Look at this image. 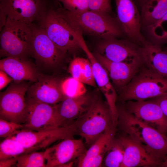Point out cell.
<instances>
[{
	"label": "cell",
	"mask_w": 167,
	"mask_h": 167,
	"mask_svg": "<svg viewBox=\"0 0 167 167\" xmlns=\"http://www.w3.org/2000/svg\"><path fill=\"white\" fill-rule=\"evenodd\" d=\"M122 103L126 109L136 117L166 135L167 117L154 101L130 100Z\"/></svg>",
	"instance_id": "9a60e30c"
},
{
	"label": "cell",
	"mask_w": 167,
	"mask_h": 167,
	"mask_svg": "<svg viewBox=\"0 0 167 167\" xmlns=\"http://www.w3.org/2000/svg\"><path fill=\"white\" fill-rule=\"evenodd\" d=\"M117 130L139 144L159 165L167 157V136L129 112L123 103H117Z\"/></svg>",
	"instance_id": "6da1fadb"
},
{
	"label": "cell",
	"mask_w": 167,
	"mask_h": 167,
	"mask_svg": "<svg viewBox=\"0 0 167 167\" xmlns=\"http://www.w3.org/2000/svg\"><path fill=\"white\" fill-rule=\"evenodd\" d=\"M27 153L28 150L12 138H6L0 143V160L17 157Z\"/></svg>",
	"instance_id": "4316f807"
},
{
	"label": "cell",
	"mask_w": 167,
	"mask_h": 167,
	"mask_svg": "<svg viewBox=\"0 0 167 167\" xmlns=\"http://www.w3.org/2000/svg\"><path fill=\"white\" fill-rule=\"evenodd\" d=\"M61 82L53 77L38 75L37 80L29 86L27 98L55 105L65 98L61 90Z\"/></svg>",
	"instance_id": "d6986e66"
},
{
	"label": "cell",
	"mask_w": 167,
	"mask_h": 167,
	"mask_svg": "<svg viewBox=\"0 0 167 167\" xmlns=\"http://www.w3.org/2000/svg\"><path fill=\"white\" fill-rule=\"evenodd\" d=\"M61 2L64 9L71 12L80 13L89 10L88 0H56Z\"/></svg>",
	"instance_id": "4dcf8cb0"
},
{
	"label": "cell",
	"mask_w": 167,
	"mask_h": 167,
	"mask_svg": "<svg viewBox=\"0 0 167 167\" xmlns=\"http://www.w3.org/2000/svg\"><path fill=\"white\" fill-rule=\"evenodd\" d=\"M17 167H46L44 151L32 152L23 154L18 157Z\"/></svg>",
	"instance_id": "f1b7e54d"
},
{
	"label": "cell",
	"mask_w": 167,
	"mask_h": 167,
	"mask_svg": "<svg viewBox=\"0 0 167 167\" xmlns=\"http://www.w3.org/2000/svg\"><path fill=\"white\" fill-rule=\"evenodd\" d=\"M60 9L64 17L76 25L82 33L84 32L101 39L118 38L124 34L117 19L109 14L90 10L75 13L64 8Z\"/></svg>",
	"instance_id": "3957f363"
},
{
	"label": "cell",
	"mask_w": 167,
	"mask_h": 167,
	"mask_svg": "<svg viewBox=\"0 0 167 167\" xmlns=\"http://www.w3.org/2000/svg\"><path fill=\"white\" fill-rule=\"evenodd\" d=\"M160 167H167V157L162 163Z\"/></svg>",
	"instance_id": "f35d334b"
},
{
	"label": "cell",
	"mask_w": 167,
	"mask_h": 167,
	"mask_svg": "<svg viewBox=\"0 0 167 167\" xmlns=\"http://www.w3.org/2000/svg\"><path fill=\"white\" fill-rule=\"evenodd\" d=\"M30 26L33 32L32 56L38 62L49 67L58 65L66 54L59 49L44 30L36 24Z\"/></svg>",
	"instance_id": "5bb4252c"
},
{
	"label": "cell",
	"mask_w": 167,
	"mask_h": 167,
	"mask_svg": "<svg viewBox=\"0 0 167 167\" xmlns=\"http://www.w3.org/2000/svg\"><path fill=\"white\" fill-rule=\"evenodd\" d=\"M124 154L123 146L116 133L105 152L102 166L121 167Z\"/></svg>",
	"instance_id": "d4e9b609"
},
{
	"label": "cell",
	"mask_w": 167,
	"mask_h": 167,
	"mask_svg": "<svg viewBox=\"0 0 167 167\" xmlns=\"http://www.w3.org/2000/svg\"><path fill=\"white\" fill-rule=\"evenodd\" d=\"M18 157H13L0 160V167H10L16 166Z\"/></svg>",
	"instance_id": "8d00e7d4"
},
{
	"label": "cell",
	"mask_w": 167,
	"mask_h": 167,
	"mask_svg": "<svg viewBox=\"0 0 167 167\" xmlns=\"http://www.w3.org/2000/svg\"><path fill=\"white\" fill-rule=\"evenodd\" d=\"M84 58L77 57L71 62L68 67V72L71 76L81 81Z\"/></svg>",
	"instance_id": "836d02e7"
},
{
	"label": "cell",
	"mask_w": 167,
	"mask_h": 167,
	"mask_svg": "<svg viewBox=\"0 0 167 167\" xmlns=\"http://www.w3.org/2000/svg\"><path fill=\"white\" fill-rule=\"evenodd\" d=\"M87 150L81 139L70 138L62 140L44 151L46 167L71 166L73 161L77 160Z\"/></svg>",
	"instance_id": "30bf717a"
},
{
	"label": "cell",
	"mask_w": 167,
	"mask_h": 167,
	"mask_svg": "<svg viewBox=\"0 0 167 167\" xmlns=\"http://www.w3.org/2000/svg\"><path fill=\"white\" fill-rule=\"evenodd\" d=\"M140 51L143 65L167 79V52L161 46L147 40L140 46Z\"/></svg>",
	"instance_id": "44dd1931"
},
{
	"label": "cell",
	"mask_w": 167,
	"mask_h": 167,
	"mask_svg": "<svg viewBox=\"0 0 167 167\" xmlns=\"http://www.w3.org/2000/svg\"><path fill=\"white\" fill-rule=\"evenodd\" d=\"M138 6L139 10H140L147 0H133Z\"/></svg>",
	"instance_id": "74e56055"
},
{
	"label": "cell",
	"mask_w": 167,
	"mask_h": 167,
	"mask_svg": "<svg viewBox=\"0 0 167 167\" xmlns=\"http://www.w3.org/2000/svg\"><path fill=\"white\" fill-rule=\"evenodd\" d=\"M117 19L128 39L141 46L147 40L141 32L139 9L133 0H115Z\"/></svg>",
	"instance_id": "8fae6325"
},
{
	"label": "cell",
	"mask_w": 167,
	"mask_h": 167,
	"mask_svg": "<svg viewBox=\"0 0 167 167\" xmlns=\"http://www.w3.org/2000/svg\"><path fill=\"white\" fill-rule=\"evenodd\" d=\"M167 94V79L143 64L131 81L118 94L117 100H145Z\"/></svg>",
	"instance_id": "5b68a950"
},
{
	"label": "cell",
	"mask_w": 167,
	"mask_h": 167,
	"mask_svg": "<svg viewBox=\"0 0 167 167\" xmlns=\"http://www.w3.org/2000/svg\"><path fill=\"white\" fill-rule=\"evenodd\" d=\"M165 51L167 52V46L165 47L163 49Z\"/></svg>",
	"instance_id": "ab89813d"
},
{
	"label": "cell",
	"mask_w": 167,
	"mask_h": 167,
	"mask_svg": "<svg viewBox=\"0 0 167 167\" xmlns=\"http://www.w3.org/2000/svg\"><path fill=\"white\" fill-rule=\"evenodd\" d=\"M117 132L114 126L102 134L89 148L85 153L77 159L78 167L82 163L100 155L105 156L107 150Z\"/></svg>",
	"instance_id": "603a6c76"
},
{
	"label": "cell",
	"mask_w": 167,
	"mask_h": 167,
	"mask_svg": "<svg viewBox=\"0 0 167 167\" xmlns=\"http://www.w3.org/2000/svg\"><path fill=\"white\" fill-rule=\"evenodd\" d=\"M42 29L60 50L66 54L81 49L75 28L63 16L59 8L53 6L35 23Z\"/></svg>",
	"instance_id": "277c9868"
},
{
	"label": "cell",
	"mask_w": 167,
	"mask_h": 167,
	"mask_svg": "<svg viewBox=\"0 0 167 167\" xmlns=\"http://www.w3.org/2000/svg\"><path fill=\"white\" fill-rule=\"evenodd\" d=\"M72 124L76 135L84 139L88 148L104 133L117 126L108 104L96 96L86 113Z\"/></svg>",
	"instance_id": "7a4b0ae2"
},
{
	"label": "cell",
	"mask_w": 167,
	"mask_h": 167,
	"mask_svg": "<svg viewBox=\"0 0 167 167\" xmlns=\"http://www.w3.org/2000/svg\"><path fill=\"white\" fill-rule=\"evenodd\" d=\"M0 31L1 57L27 59L32 55L33 36L30 26L7 18Z\"/></svg>",
	"instance_id": "8992f818"
},
{
	"label": "cell",
	"mask_w": 167,
	"mask_h": 167,
	"mask_svg": "<svg viewBox=\"0 0 167 167\" xmlns=\"http://www.w3.org/2000/svg\"><path fill=\"white\" fill-rule=\"evenodd\" d=\"M24 128L23 124L8 121L0 118V137L6 138L11 137Z\"/></svg>",
	"instance_id": "f546056e"
},
{
	"label": "cell",
	"mask_w": 167,
	"mask_h": 167,
	"mask_svg": "<svg viewBox=\"0 0 167 167\" xmlns=\"http://www.w3.org/2000/svg\"><path fill=\"white\" fill-rule=\"evenodd\" d=\"M140 11L142 27L145 28L167 12V0H147Z\"/></svg>",
	"instance_id": "cb8c5ba5"
},
{
	"label": "cell",
	"mask_w": 167,
	"mask_h": 167,
	"mask_svg": "<svg viewBox=\"0 0 167 167\" xmlns=\"http://www.w3.org/2000/svg\"><path fill=\"white\" fill-rule=\"evenodd\" d=\"M145 28L149 41L161 46L167 44V12L157 21Z\"/></svg>",
	"instance_id": "484cf974"
},
{
	"label": "cell",
	"mask_w": 167,
	"mask_h": 167,
	"mask_svg": "<svg viewBox=\"0 0 167 167\" xmlns=\"http://www.w3.org/2000/svg\"><path fill=\"white\" fill-rule=\"evenodd\" d=\"M151 99L157 103L167 117V94Z\"/></svg>",
	"instance_id": "e575fe53"
},
{
	"label": "cell",
	"mask_w": 167,
	"mask_h": 167,
	"mask_svg": "<svg viewBox=\"0 0 167 167\" xmlns=\"http://www.w3.org/2000/svg\"><path fill=\"white\" fill-rule=\"evenodd\" d=\"M13 80V79L4 71L0 70V89H2Z\"/></svg>",
	"instance_id": "d590c367"
},
{
	"label": "cell",
	"mask_w": 167,
	"mask_h": 167,
	"mask_svg": "<svg viewBox=\"0 0 167 167\" xmlns=\"http://www.w3.org/2000/svg\"><path fill=\"white\" fill-rule=\"evenodd\" d=\"M77 38L81 49L85 53L91 64L96 84L106 99L114 119L117 120L118 116L117 107L118 93L110 81L108 74L88 48L82 35H78Z\"/></svg>",
	"instance_id": "4fadbf2b"
},
{
	"label": "cell",
	"mask_w": 167,
	"mask_h": 167,
	"mask_svg": "<svg viewBox=\"0 0 167 167\" xmlns=\"http://www.w3.org/2000/svg\"><path fill=\"white\" fill-rule=\"evenodd\" d=\"M76 135L72 124L70 125L32 131L23 129L11 137L28 150V153L46 149L57 141L74 138Z\"/></svg>",
	"instance_id": "52a82bcc"
},
{
	"label": "cell",
	"mask_w": 167,
	"mask_h": 167,
	"mask_svg": "<svg viewBox=\"0 0 167 167\" xmlns=\"http://www.w3.org/2000/svg\"><path fill=\"white\" fill-rule=\"evenodd\" d=\"M111 0H88L89 10L109 14L111 11Z\"/></svg>",
	"instance_id": "1f68e13d"
},
{
	"label": "cell",
	"mask_w": 167,
	"mask_h": 167,
	"mask_svg": "<svg viewBox=\"0 0 167 167\" xmlns=\"http://www.w3.org/2000/svg\"><path fill=\"white\" fill-rule=\"evenodd\" d=\"M93 54L107 71L118 94L129 83L143 64L142 61L132 62L112 61L97 52Z\"/></svg>",
	"instance_id": "e0dca14e"
},
{
	"label": "cell",
	"mask_w": 167,
	"mask_h": 167,
	"mask_svg": "<svg viewBox=\"0 0 167 167\" xmlns=\"http://www.w3.org/2000/svg\"><path fill=\"white\" fill-rule=\"evenodd\" d=\"M60 87L65 98L77 97L87 92L84 84L80 80L72 76L61 81Z\"/></svg>",
	"instance_id": "83f0119b"
},
{
	"label": "cell",
	"mask_w": 167,
	"mask_h": 167,
	"mask_svg": "<svg viewBox=\"0 0 167 167\" xmlns=\"http://www.w3.org/2000/svg\"><path fill=\"white\" fill-rule=\"evenodd\" d=\"M24 129L32 131L54 127L56 109L54 105L26 99Z\"/></svg>",
	"instance_id": "ac0fdd59"
},
{
	"label": "cell",
	"mask_w": 167,
	"mask_h": 167,
	"mask_svg": "<svg viewBox=\"0 0 167 167\" xmlns=\"http://www.w3.org/2000/svg\"><path fill=\"white\" fill-rule=\"evenodd\" d=\"M23 81L12 83L0 94V118L23 124L27 106L25 95L29 87Z\"/></svg>",
	"instance_id": "ba28073f"
},
{
	"label": "cell",
	"mask_w": 167,
	"mask_h": 167,
	"mask_svg": "<svg viewBox=\"0 0 167 167\" xmlns=\"http://www.w3.org/2000/svg\"><path fill=\"white\" fill-rule=\"evenodd\" d=\"M81 81L92 87L96 85L92 65L88 58H84Z\"/></svg>",
	"instance_id": "d6a6232c"
},
{
	"label": "cell",
	"mask_w": 167,
	"mask_h": 167,
	"mask_svg": "<svg viewBox=\"0 0 167 167\" xmlns=\"http://www.w3.org/2000/svg\"><path fill=\"white\" fill-rule=\"evenodd\" d=\"M94 96L86 92L77 97H66L54 105L56 111L55 126L70 125L81 117L89 108Z\"/></svg>",
	"instance_id": "2e32d148"
},
{
	"label": "cell",
	"mask_w": 167,
	"mask_h": 167,
	"mask_svg": "<svg viewBox=\"0 0 167 167\" xmlns=\"http://www.w3.org/2000/svg\"><path fill=\"white\" fill-rule=\"evenodd\" d=\"M118 38L101 39L97 45V52L113 62H132L142 61L140 45L128 39Z\"/></svg>",
	"instance_id": "7c38bea8"
},
{
	"label": "cell",
	"mask_w": 167,
	"mask_h": 167,
	"mask_svg": "<svg viewBox=\"0 0 167 167\" xmlns=\"http://www.w3.org/2000/svg\"><path fill=\"white\" fill-rule=\"evenodd\" d=\"M51 0H0V12L7 18L29 25L36 23L53 6Z\"/></svg>",
	"instance_id": "9c48e42d"
},
{
	"label": "cell",
	"mask_w": 167,
	"mask_h": 167,
	"mask_svg": "<svg viewBox=\"0 0 167 167\" xmlns=\"http://www.w3.org/2000/svg\"><path fill=\"white\" fill-rule=\"evenodd\" d=\"M0 70L11 77L15 82L24 80L36 82L38 75L27 59L8 57L0 60Z\"/></svg>",
	"instance_id": "7402d4cb"
},
{
	"label": "cell",
	"mask_w": 167,
	"mask_h": 167,
	"mask_svg": "<svg viewBox=\"0 0 167 167\" xmlns=\"http://www.w3.org/2000/svg\"><path fill=\"white\" fill-rule=\"evenodd\" d=\"M117 134L124 150L121 167L160 166V165L128 135L120 132Z\"/></svg>",
	"instance_id": "ffe728a7"
}]
</instances>
